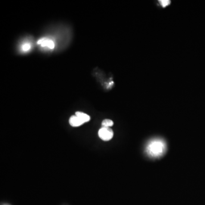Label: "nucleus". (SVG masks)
<instances>
[{"mask_svg": "<svg viewBox=\"0 0 205 205\" xmlns=\"http://www.w3.org/2000/svg\"><path fill=\"white\" fill-rule=\"evenodd\" d=\"M167 150L165 142L162 139H155L149 141L146 146V152L149 156L158 158L165 153Z\"/></svg>", "mask_w": 205, "mask_h": 205, "instance_id": "f257e3e1", "label": "nucleus"}, {"mask_svg": "<svg viewBox=\"0 0 205 205\" xmlns=\"http://www.w3.org/2000/svg\"><path fill=\"white\" fill-rule=\"evenodd\" d=\"M98 135L103 141H109L114 137V132L110 128L102 127L99 130Z\"/></svg>", "mask_w": 205, "mask_h": 205, "instance_id": "f03ea898", "label": "nucleus"}, {"mask_svg": "<svg viewBox=\"0 0 205 205\" xmlns=\"http://www.w3.org/2000/svg\"><path fill=\"white\" fill-rule=\"evenodd\" d=\"M38 44L41 45L43 47H48L50 49H53L55 46L54 42L50 39L43 38L40 39L38 41Z\"/></svg>", "mask_w": 205, "mask_h": 205, "instance_id": "7ed1b4c3", "label": "nucleus"}, {"mask_svg": "<svg viewBox=\"0 0 205 205\" xmlns=\"http://www.w3.org/2000/svg\"><path fill=\"white\" fill-rule=\"evenodd\" d=\"M69 124L73 127H78L84 124L77 116H71L69 119Z\"/></svg>", "mask_w": 205, "mask_h": 205, "instance_id": "20e7f679", "label": "nucleus"}, {"mask_svg": "<svg viewBox=\"0 0 205 205\" xmlns=\"http://www.w3.org/2000/svg\"><path fill=\"white\" fill-rule=\"evenodd\" d=\"M75 115L77 116L84 123L89 122L91 119L90 116L82 112H79V111L76 112Z\"/></svg>", "mask_w": 205, "mask_h": 205, "instance_id": "39448f33", "label": "nucleus"}, {"mask_svg": "<svg viewBox=\"0 0 205 205\" xmlns=\"http://www.w3.org/2000/svg\"><path fill=\"white\" fill-rule=\"evenodd\" d=\"M102 127H107L109 128L114 126V121L109 119H105L102 123Z\"/></svg>", "mask_w": 205, "mask_h": 205, "instance_id": "423d86ee", "label": "nucleus"}, {"mask_svg": "<svg viewBox=\"0 0 205 205\" xmlns=\"http://www.w3.org/2000/svg\"><path fill=\"white\" fill-rule=\"evenodd\" d=\"M160 3L163 8H165L167 6H168L170 3V1L169 0H161L159 1Z\"/></svg>", "mask_w": 205, "mask_h": 205, "instance_id": "0eeeda50", "label": "nucleus"}, {"mask_svg": "<svg viewBox=\"0 0 205 205\" xmlns=\"http://www.w3.org/2000/svg\"><path fill=\"white\" fill-rule=\"evenodd\" d=\"M21 48H22V51H29V50L30 49L31 46H30V45L29 43H26L24 44V45L22 46V47H21Z\"/></svg>", "mask_w": 205, "mask_h": 205, "instance_id": "6e6552de", "label": "nucleus"}]
</instances>
